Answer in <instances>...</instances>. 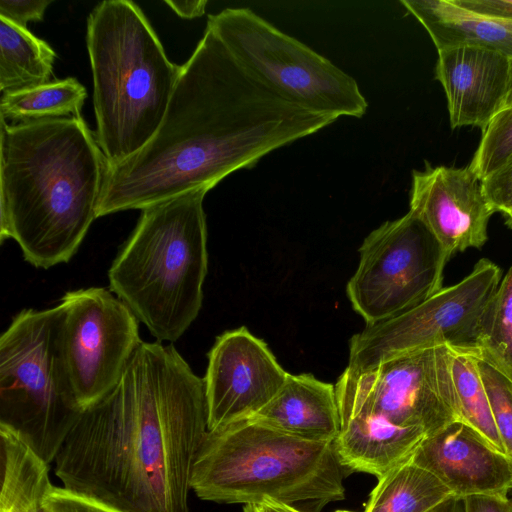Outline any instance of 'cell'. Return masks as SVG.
Wrapping results in <instances>:
<instances>
[{
	"label": "cell",
	"instance_id": "cell-1",
	"mask_svg": "<svg viewBox=\"0 0 512 512\" xmlns=\"http://www.w3.org/2000/svg\"><path fill=\"white\" fill-rule=\"evenodd\" d=\"M337 118L288 102L250 76L206 27L155 135L108 163L97 218L204 189Z\"/></svg>",
	"mask_w": 512,
	"mask_h": 512
},
{
	"label": "cell",
	"instance_id": "cell-2",
	"mask_svg": "<svg viewBox=\"0 0 512 512\" xmlns=\"http://www.w3.org/2000/svg\"><path fill=\"white\" fill-rule=\"evenodd\" d=\"M207 433L203 378L173 345L142 341L118 384L81 412L54 472L63 487L124 512H190Z\"/></svg>",
	"mask_w": 512,
	"mask_h": 512
},
{
	"label": "cell",
	"instance_id": "cell-3",
	"mask_svg": "<svg viewBox=\"0 0 512 512\" xmlns=\"http://www.w3.org/2000/svg\"><path fill=\"white\" fill-rule=\"evenodd\" d=\"M108 160L80 115L0 127V241L48 269L68 262L92 222Z\"/></svg>",
	"mask_w": 512,
	"mask_h": 512
},
{
	"label": "cell",
	"instance_id": "cell-4",
	"mask_svg": "<svg viewBox=\"0 0 512 512\" xmlns=\"http://www.w3.org/2000/svg\"><path fill=\"white\" fill-rule=\"evenodd\" d=\"M96 139L108 163L138 152L162 123L181 66L172 63L140 7L105 0L87 18Z\"/></svg>",
	"mask_w": 512,
	"mask_h": 512
},
{
	"label": "cell",
	"instance_id": "cell-5",
	"mask_svg": "<svg viewBox=\"0 0 512 512\" xmlns=\"http://www.w3.org/2000/svg\"><path fill=\"white\" fill-rule=\"evenodd\" d=\"M198 189L142 210L109 271L110 290L158 341H177L197 318L208 269Z\"/></svg>",
	"mask_w": 512,
	"mask_h": 512
},
{
	"label": "cell",
	"instance_id": "cell-6",
	"mask_svg": "<svg viewBox=\"0 0 512 512\" xmlns=\"http://www.w3.org/2000/svg\"><path fill=\"white\" fill-rule=\"evenodd\" d=\"M333 442L300 438L251 419L208 431L191 490L205 501L257 504L271 499L323 507L344 499Z\"/></svg>",
	"mask_w": 512,
	"mask_h": 512
},
{
	"label": "cell",
	"instance_id": "cell-7",
	"mask_svg": "<svg viewBox=\"0 0 512 512\" xmlns=\"http://www.w3.org/2000/svg\"><path fill=\"white\" fill-rule=\"evenodd\" d=\"M63 308L25 309L0 337V424L49 464L83 411L60 346Z\"/></svg>",
	"mask_w": 512,
	"mask_h": 512
},
{
	"label": "cell",
	"instance_id": "cell-8",
	"mask_svg": "<svg viewBox=\"0 0 512 512\" xmlns=\"http://www.w3.org/2000/svg\"><path fill=\"white\" fill-rule=\"evenodd\" d=\"M207 28L250 76L282 99L335 118L366 113L368 103L353 77L252 10L211 14Z\"/></svg>",
	"mask_w": 512,
	"mask_h": 512
},
{
	"label": "cell",
	"instance_id": "cell-9",
	"mask_svg": "<svg viewBox=\"0 0 512 512\" xmlns=\"http://www.w3.org/2000/svg\"><path fill=\"white\" fill-rule=\"evenodd\" d=\"M502 277L497 264L482 258L458 283L443 287L396 317L366 325L350 340L346 369L366 371L388 360L441 346L475 354Z\"/></svg>",
	"mask_w": 512,
	"mask_h": 512
},
{
	"label": "cell",
	"instance_id": "cell-10",
	"mask_svg": "<svg viewBox=\"0 0 512 512\" xmlns=\"http://www.w3.org/2000/svg\"><path fill=\"white\" fill-rule=\"evenodd\" d=\"M341 425L372 414L427 437L463 421L454 387L451 349L409 353L361 372L345 369L335 384Z\"/></svg>",
	"mask_w": 512,
	"mask_h": 512
},
{
	"label": "cell",
	"instance_id": "cell-11",
	"mask_svg": "<svg viewBox=\"0 0 512 512\" xmlns=\"http://www.w3.org/2000/svg\"><path fill=\"white\" fill-rule=\"evenodd\" d=\"M359 252L347 295L366 325L396 317L443 288L437 242L410 211L373 230Z\"/></svg>",
	"mask_w": 512,
	"mask_h": 512
},
{
	"label": "cell",
	"instance_id": "cell-12",
	"mask_svg": "<svg viewBox=\"0 0 512 512\" xmlns=\"http://www.w3.org/2000/svg\"><path fill=\"white\" fill-rule=\"evenodd\" d=\"M60 346L66 372L82 410L99 401L120 381L142 342L139 320L111 290L91 287L68 291Z\"/></svg>",
	"mask_w": 512,
	"mask_h": 512
},
{
	"label": "cell",
	"instance_id": "cell-13",
	"mask_svg": "<svg viewBox=\"0 0 512 512\" xmlns=\"http://www.w3.org/2000/svg\"><path fill=\"white\" fill-rule=\"evenodd\" d=\"M288 374L246 327L218 336L203 378L208 431L251 418L276 396Z\"/></svg>",
	"mask_w": 512,
	"mask_h": 512
},
{
	"label": "cell",
	"instance_id": "cell-14",
	"mask_svg": "<svg viewBox=\"0 0 512 512\" xmlns=\"http://www.w3.org/2000/svg\"><path fill=\"white\" fill-rule=\"evenodd\" d=\"M409 211L437 242L443 272L452 256L486 243L488 224L495 213L482 181L469 166L443 165L413 170Z\"/></svg>",
	"mask_w": 512,
	"mask_h": 512
},
{
	"label": "cell",
	"instance_id": "cell-15",
	"mask_svg": "<svg viewBox=\"0 0 512 512\" xmlns=\"http://www.w3.org/2000/svg\"><path fill=\"white\" fill-rule=\"evenodd\" d=\"M412 460L437 476L457 498L509 497L512 461L491 447L464 421H455L428 436Z\"/></svg>",
	"mask_w": 512,
	"mask_h": 512
},
{
	"label": "cell",
	"instance_id": "cell-16",
	"mask_svg": "<svg viewBox=\"0 0 512 512\" xmlns=\"http://www.w3.org/2000/svg\"><path fill=\"white\" fill-rule=\"evenodd\" d=\"M511 58L488 49L461 46L438 51L435 78L442 85L451 128L483 131L506 101Z\"/></svg>",
	"mask_w": 512,
	"mask_h": 512
},
{
	"label": "cell",
	"instance_id": "cell-17",
	"mask_svg": "<svg viewBox=\"0 0 512 512\" xmlns=\"http://www.w3.org/2000/svg\"><path fill=\"white\" fill-rule=\"evenodd\" d=\"M251 420L315 441L334 442L341 430L335 385L311 374L292 375Z\"/></svg>",
	"mask_w": 512,
	"mask_h": 512
},
{
	"label": "cell",
	"instance_id": "cell-18",
	"mask_svg": "<svg viewBox=\"0 0 512 512\" xmlns=\"http://www.w3.org/2000/svg\"><path fill=\"white\" fill-rule=\"evenodd\" d=\"M427 434L372 414H358L341 425L333 442L342 467L380 479L411 460Z\"/></svg>",
	"mask_w": 512,
	"mask_h": 512
},
{
	"label": "cell",
	"instance_id": "cell-19",
	"mask_svg": "<svg viewBox=\"0 0 512 512\" xmlns=\"http://www.w3.org/2000/svg\"><path fill=\"white\" fill-rule=\"evenodd\" d=\"M422 24L437 51L452 47H477L512 59V22L480 15L452 0H401Z\"/></svg>",
	"mask_w": 512,
	"mask_h": 512
},
{
	"label": "cell",
	"instance_id": "cell-20",
	"mask_svg": "<svg viewBox=\"0 0 512 512\" xmlns=\"http://www.w3.org/2000/svg\"><path fill=\"white\" fill-rule=\"evenodd\" d=\"M0 512H46L50 464L16 431L0 424Z\"/></svg>",
	"mask_w": 512,
	"mask_h": 512
},
{
	"label": "cell",
	"instance_id": "cell-21",
	"mask_svg": "<svg viewBox=\"0 0 512 512\" xmlns=\"http://www.w3.org/2000/svg\"><path fill=\"white\" fill-rule=\"evenodd\" d=\"M452 497L437 476L411 459L378 479L365 512H432Z\"/></svg>",
	"mask_w": 512,
	"mask_h": 512
},
{
	"label": "cell",
	"instance_id": "cell-22",
	"mask_svg": "<svg viewBox=\"0 0 512 512\" xmlns=\"http://www.w3.org/2000/svg\"><path fill=\"white\" fill-rule=\"evenodd\" d=\"M56 53L27 28L0 17V89L11 93L50 82Z\"/></svg>",
	"mask_w": 512,
	"mask_h": 512
},
{
	"label": "cell",
	"instance_id": "cell-23",
	"mask_svg": "<svg viewBox=\"0 0 512 512\" xmlns=\"http://www.w3.org/2000/svg\"><path fill=\"white\" fill-rule=\"evenodd\" d=\"M87 96L74 77L50 81L30 89L4 93L0 118L19 122L77 116Z\"/></svg>",
	"mask_w": 512,
	"mask_h": 512
},
{
	"label": "cell",
	"instance_id": "cell-24",
	"mask_svg": "<svg viewBox=\"0 0 512 512\" xmlns=\"http://www.w3.org/2000/svg\"><path fill=\"white\" fill-rule=\"evenodd\" d=\"M451 349V367L462 419L491 447L506 454L484 386L478 358L471 352Z\"/></svg>",
	"mask_w": 512,
	"mask_h": 512
},
{
	"label": "cell",
	"instance_id": "cell-25",
	"mask_svg": "<svg viewBox=\"0 0 512 512\" xmlns=\"http://www.w3.org/2000/svg\"><path fill=\"white\" fill-rule=\"evenodd\" d=\"M474 355L512 384V266L502 277L487 311Z\"/></svg>",
	"mask_w": 512,
	"mask_h": 512
},
{
	"label": "cell",
	"instance_id": "cell-26",
	"mask_svg": "<svg viewBox=\"0 0 512 512\" xmlns=\"http://www.w3.org/2000/svg\"><path fill=\"white\" fill-rule=\"evenodd\" d=\"M512 158V105L499 110L482 131V138L468 165L482 181Z\"/></svg>",
	"mask_w": 512,
	"mask_h": 512
},
{
	"label": "cell",
	"instance_id": "cell-27",
	"mask_svg": "<svg viewBox=\"0 0 512 512\" xmlns=\"http://www.w3.org/2000/svg\"><path fill=\"white\" fill-rule=\"evenodd\" d=\"M478 364L499 436L512 461V384L487 362L478 358Z\"/></svg>",
	"mask_w": 512,
	"mask_h": 512
},
{
	"label": "cell",
	"instance_id": "cell-28",
	"mask_svg": "<svg viewBox=\"0 0 512 512\" xmlns=\"http://www.w3.org/2000/svg\"><path fill=\"white\" fill-rule=\"evenodd\" d=\"M44 506L46 512H124L98 499L54 485L44 500Z\"/></svg>",
	"mask_w": 512,
	"mask_h": 512
},
{
	"label": "cell",
	"instance_id": "cell-29",
	"mask_svg": "<svg viewBox=\"0 0 512 512\" xmlns=\"http://www.w3.org/2000/svg\"><path fill=\"white\" fill-rule=\"evenodd\" d=\"M482 187L494 212L512 213V158L483 179Z\"/></svg>",
	"mask_w": 512,
	"mask_h": 512
},
{
	"label": "cell",
	"instance_id": "cell-30",
	"mask_svg": "<svg viewBox=\"0 0 512 512\" xmlns=\"http://www.w3.org/2000/svg\"><path fill=\"white\" fill-rule=\"evenodd\" d=\"M51 0H0V17L26 28L30 21H41Z\"/></svg>",
	"mask_w": 512,
	"mask_h": 512
},
{
	"label": "cell",
	"instance_id": "cell-31",
	"mask_svg": "<svg viewBox=\"0 0 512 512\" xmlns=\"http://www.w3.org/2000/svg\"><path fill=\"white\" fill-rule=\"evenodd\" d=\"M454 4L487 17L512 22V0H452Z\"/></svg>",
	"mask_w": 512,
	"mask_h": 512
},
{
	"label": "cell",
	"instance_id": "cell-32",
	"mask_svg": "<svg viewBox=\"0 0 512 512\" xmlns=\"http://www.w3.org/2000/svg\"><path fill=\"white\" fill-rule=\"evenodd\" d=\"M461 500L462 512H509L510 497L477 495Z\"/></svg>",
	"mask_w": 512,
	"mask_h": 512
},
{
	"label": "cell",
	"instance_id": "cell-33",
	"mask_svg": "<svg viewBox=\"0 0 512 512\" xmlns=\"http://www.w3.org/2000/svg\"><path fill=\"white\" fill-rule=\"evenodd\" d=\"M164 3L167 4L179 17L184 19H193L201 17L205 13V8L208 2L206 0H165Z\"/></svg>",
	"mask_w": 512,
	"mask_h": 512
},
{
	"label": "cell",
	"instance_id": "cell-34",
	"mask_svg": "<svg viewBox=\"0 0 512 512\" xmlns=\"http://www.w3.org/2000/svg\"><path fill=\"white\" fill-rule=\"evenodd\" d=\"M256 512H302L292 505L277 502L271 499H264L257 504H253Z\"/></svg>",
	"mask_w": 512,
	"mask_h": 512
},
{
	"label": "cell",
	"instance_id": "cell-35",
	"mask_svg": "<svg viewBox=\"0 0 512 512\" xmlns=\"http://www.w3.org/2000/svg\"><path fill=\"white\" fill-rule=\"evenodd\" d=\"M432 512H462V500L457 497H452Z\"/></svg>",
	"mask_w": 512,
	"mask_h": 512
},
{
	"label": "cell",
	"instance_id": "cell-36",
	"mask_svg": "<svg viewBox=\"0 0 512 512\" xmlns=\"http://www.w3.org/2000/svg\"><path fill=\"white\" fill-rule=\"evenodd\" d=\"M512 105V59H511V70H510V80H509V86H508V93L505 101V106H511Z\"/></svg>",
	"mask_w": 512,
	"mask_h": 512
},
{
	"label": "cell",
	"instance_id": "cell-37",
	"mask_svg": "<svg viewBox=\"0 0 512 512\" xmlns=\"http://www.w3.org/2000/svg\"><path fill=\"white\" fill-rule=\"evenodd\" d=\"M505 224L512 229V213L505 216Z\"/></svg>",
	"mask_w": 512,
	"mask_h": 512
},
{
	"label": "cell",
	"instance_id": "cell-38",
	"mask_svg": "<svg viewBox=\"0 0 512 512\" xmlns=\"http://www.w3.org/2000/svg\"><path fill=\"white\" fill-rule=\"evenodd\" d=\"M243 512H256L253 504L244 505Z\"/></svg>",
	"mask_w": 512,
	"mask_h": 512
},
{
	"label": "cell",
	"instance_id": "cell-39",
	"mask_svg": "<svg viewBox=\"0 0 512 512\" xmlns=\"http://www.w3.org/2000/svg\"><path fill=\"white\" fill-rule=\"evenodd\" d=\"M509 512H512V496L510 497V506H509Z\"/></svg>",
	"mask_w": 512,
	"mask_h": 512
},
{
	"label": "cell",
	"instance_id": "cell-40",
	"mask_svg": "<svg viewBox=\"0 0 512 512\" xmlns=\"http://www.w3.org/2000/svg\"><path fill=\"white\" fill-rule=\"evenodd\" d=\"M335 512H353V511H348V510H336Z\"/></svg>",
	"mask_w": 512,
	"mask_h": 512
}]
</instances>
